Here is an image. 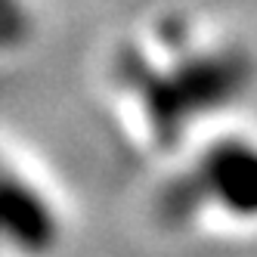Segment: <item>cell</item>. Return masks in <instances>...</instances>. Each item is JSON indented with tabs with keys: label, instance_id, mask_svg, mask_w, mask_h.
Returning a JSON list of instances; mask_svg holds the SVG:
<instances>
[{
	"label": "cell",
	"instance_id": "1",
	"mask_svg": "<svg viewBox=\"0 0 257 257\" xmlns=\"http://www.w3.org/2000/svg\"><path fill=\"white\" fill-rule=\"evenodd\" d=\"M245 81L248 68L238 56H192L177 65V75H146V112L177 134L186 121H192L189 115H201L235 99Z\"/></svg>",
	"mask_w": 257,
	"mask_h": 257
},
{
	"label": "cell",
	"instance_id": "3",
	"mask_svg": "<svg viewBox=\"0 0 257 257\" xmlns=\"http://www.w3.org/2000/svg\"><path fill=\"white\" fill-rule=\"evenodd\" d=\"M0 220H4L7 245L22 257H44L59 242V214L50 205L47 192L19 177L13 168H7L4 180Z\"/></svg>",
	"mask_w": 257,
	"mask_h": 257
},
{
	"label": "cell",
	"instance_id": "2",
	"mask_svg": "<svg viewBox=\"0 0 257 257\" xmlns=\"http://www.w3.org/2000/svg\"><path fill=\"white\" fill-rule=\"evenodd\" d=\"M214 208L232 220H257V140L226 137L201 152L174 192V205Z\"/></svg>",
	"mask_w": 257,
	"mask_h": 257
}]
</instances>
